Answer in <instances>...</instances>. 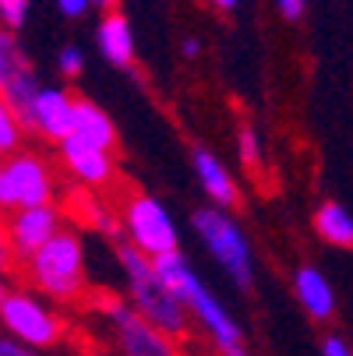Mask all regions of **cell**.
<instances>
[{
    "label": "cell",
    "instance_id": "6da1fadb",
    "mask_svg": "<svg viewBox=\"0 0 353 356\" xmlns=\"http://www.w3.org/2000/svg\"><path fill=\"white\" fill-rule=\"evenodd\" d=\"M152 265H156L159 279L170 286V293L184 303V311L191 314V321L205 328V335L212 339V346L219 349V356H233V353L247 349L240 321L230 314L226 303L205 286V279L194 272V265L184 258L180 250L177 254H166V258H156Z\"/></svg>",
    "mask_w": 353,
    "mask_h": 356
},
{
    "label": "cell",
    "instance_id": "7a4b0ae2",
    "mask_svg": "<svg viewBox=\"0 0 353 356\" xmlns=\"http://www.w3.org/2000/svg\"><path fill=\"white\" fill-rule=\"evenodd\" d=\"M117 265H120V275H124L127 303L145 321H152L163 335L180 342L187 335V328H191V314L184 311V303L170 293V286L159 279L152 258H145L141 250L124 243V247H117Z\"/></svg>",
    "mask_w": 353,
    "mask_h": 356
},
{
    "label": "cell",
    "instance_id": "3957f363",
    "mask_svg": "<svg viewBox=\"0 0 353 356\" xmlns=\"http://www.w3.org/2000/svg\"><path fill=\"white\" fill-rule=\"evenodd\" d=\"M191 229L201 240V247L209 250V258L226 272V279L237 289H251L255 286V250H251L247 233L240 229V222L216 205H201L191 212Z\"/></svg>",
    "mask_w": 353,
    "mask_h": 356
},
{
    "label": "cell",
    "instance_id": "277c9868",
    "mask_svg": "<svg viewBox=\"0 0 353 356\" xmlns=\"http://www.w3.org/2000/svg\"><path fill=\"white\" fill-rule=\"evenodd\" d=\"M25 272H29L32 286L39 293H46L49 300H64V303L78 300L88 286L81 236L74 229H61L46 247H39L25 261Z\"/></svg>",
    "mask_w": 353,
    "mask_h": 356
},
{
    "label": "cell",
    "instance_id": "5b68a950",
    "mask_svg": "<svg viewBox=\"0 0 353 356\" xmlns=\"http://www.w3.org/2000/svg\"><path fill=\"white\" fill-rule=\"evenodd\" d=\"M120 229L127 233V243L152 261L180 250V226L173 212L152 194H134L127 201L120 212Z\"/></svg>",
    "mask_w": 353,
    "mask_h": 356
},
{
    "label": "cell",
    "instance_id": "8992f818",
    "mask_svg": "<svg viewBox=\"0 0 353 356\" xmlns=\"http://www.w3.org/2000/svg\"><path fill=\"white\" fill-rule=\"evenodd\" d=\"M0 325L4 332L32 349L61 346L64 339V318L49 307V303L29 289H11L0 303Z\"/></svg>",
    "mask_w": 353,
    "mask_h": 356
},
{
    "label": "cell",
    "instance_id": "52a82bcc",
    "mask_svg": "<svg viewBox=\"0 0 353 356\" xmlns=\"http://www.w3.org/2000/svg\"><path fill=\"white\" fill-rule=\"evenodd\" d=\"M57 177L42 156L36 152H15L4 159V180H0V209L22 212L36 205H54Z\"/></svg>",
    "mask_w": 353,
    "mask_h": 356
},
{
    "label": "cell",
    "instance_id": "ba28073f",
    "mask_svg": "<svg viewBox=\"0 0 353 356\" xmlns=\"http://www.w3.org/2000/svg\"><path fill=\"white\" fill-rule=\"evenodd\" d=\"M95 307L103 314V321L110 325V335H113V346L120 356H180L177 342L170 335H163L152 321H145L127 300L103 296Z\"/></svg>",
    "mask_w": 353,
    "mask_h": 356
},
{
    "label": "cell",
    "instance_id": "9c48e42d",
    "mask_svg": "<svg viewBox=\"0 0 353 356\" xmlns=\"http://www.w3.org/2000/svg\"><path fill=\"white\" fill-rule=\"evenodd\" d=\"M4 226H8L11 250L18 254L22 261H29L39 247H46L49 240L64 229V216H61L57 205H36V209L11 212V219Z\"/></svg>",
    "mask_w": 353,
    "mask_h": 356
},
{
    "label": "cell",
    "instance_id": "30bf717a",
    "mask_svg": "<svg viewBox=\"0 0 353 356\" xmlns=\"http://www.w3.org/2000/svg\"><path fill=\"white\" fill-rule=\"evenodd\" d=\"M74 106H78V95H71L68 88H57V85H42V92L36 95L32 117H29V131L61 145L74 127Z\"/></svg>",
    "mask_w": 353,
    "mask_h": 356
},
{
    "label": "cell",
    "instance_id": "8fae6325",
    "mask_svg": "<svg viewBox=\"0 0 353 356\" xmlns=\"http://www.w3.org/2000/svg\"><path fill=\"white\" fill-rule=\"evenodd\" d=\"M61 159H64V170L85 184V187H107L117 173V163H113V152H99V148H85L71 138L61 141Z\"/></svg>",
    "mask_w": 353,
    "mask_h": 356
},
{
    "label": "cell",
    "instance_id": "7c38bea8",
    "mask_svg": "<svg viewBox=\"0 0 353 356\" xmlns=\"http://www.w3.org/2000/svg\"><path fill=\"white\" fill-rule=\"evenodd\" d=\"M293 296L311 321H329L336 314V289L329 275L315 265H300L293 272Z\"/></svg>",
    "mask_w": 353,
    "mask_h": 356
},
{
    "label": "cell",
    "instance_id": "4fadbf2b",
    "mask_svg": "<svg viewBox=\"0 0 353 356\" xmlns=\"http://www.w3.org/2000/svg\"><path fill=\"white\" fill-rule=\"evenodd\" d=\"M191 166H194V177H198L201 191H205V197L212 201L216 209L230 212L237 205V180L226 170V163L209 148H194L191 152Z\"/></svg>",
    "mask_w": 353,
    "mask_h": 356
},
{
    "label": "cell",
    "instance_id": "5bb4252c",
    "mask_svg": "<svg viewBox=\"0 0 353 356\" xmlns=\"http://www.w3.org/2000/svg\"><path fill=\"white\" fill-rule=\"evenodd\" d=\"M71 141L85 145V148H99V152H113L117 148V127L107 117V110L92 103V99H78L74 106V127L68 134Z\"/></svg>",
    "mask_w": 353,
    "mask_h": 356
},
{
    "label": "cell",
    "instance_id": "9a60e30c",
    "mask_svg": "<svg viewBox=\"0 0 353 356\" xmlns=\"http://www.w3.org/2000/svg\"><path fill=\"white\" fill-rule=\"evenodd\" d=\"M95 46L113 67H131L134 64V32L131 22L120 11H107L95 25Z\"/></svg>",
    "mask_w": 353,
    "mask_h": 356
},
{
    "label": "cell",
    "instance_id": "2e32d148",
    "mask_svg": "<svg viewBox=\"0 0 353 356\" xmlns=\"http://www.w3.org/2000/svg\"><path fill=\"white\" fill-rule=\"evenodd\" d=\"M315 233L329 247H353V212L339 201H322L315 209Z\"/></svg>",
    "mask_w": 353,
    "mask_h": 356
},
{
    "label": "cell",
    "instance_id": "e0dca14e",
    "mask_svg": "<svg viewBox=\"0 0 353 356\" xmlns=\"http://www.w3.org/2000/svg\"><path fill=\"white\" fill-rule=\"evenodd\" d=\"M39 92H42V81H39L36 71H25V74L4 81V103L18 113V120L25 124V131H29V117H32V106H36V95Z\"/></svg>",
    "mask_w": 353,
    "mask_h": 356
},
{
    "label": "cell",
    "instance_id": "ac0fdd59",
    "mask_svg": "<svg viewBox=\"0 0 353 356\" xmlns=\"http://www.w3.org/2000/svg\"><path fill=\"white\" fill-rule=\"evenodd\" d=\"M25 71H32V64H29V57H25L18 35H15L11 29L0 25V81H11V78H18V74H25Z\"/></svg>",
    "mask_w": 353,
    "mask_h": 356
},
{
    "label": "cell",
    "instance_id": "d6986e66",
    "mask_svg": "<svg viewBox=\"0 0 353 356\" xmlns=\"http://www.w3.org/2000/svg\"><path fill=\"white\" fill-rule=\"evenodd\" d=\"M22 134L25 124L18 120V113L0 99V159H11L15 152H22Z\"/></svg>",
    "mask_w": 353,
    "mask_h": 356
},
{
    "label": "cell",
    "instance_id": "ffe728a7",
    "mask_svg": "<svg viewBox=\"0 0 353 356\" xmlns=\"http://www.w3.org/2000/svg\"><path fill=\"white\" fill-rule=\"evenodd\" d=\"M237 156H240V163H244L247 170H258V166H262V159H265V145H262L258 127L244 124V127L237 131Z\"/></svg>",
    "mask_w": 353,
    "mask_h": 356
},
{
    "label": "cell",
    "instance_id": "44dd1931",
    "mask_svg": "<svg viewBox=\"0 0 353 356\" xmlns=\"http://www.w3.org/2000/svg\"><path fill=\"white\" fill-rule=\"evenodd\" d=\"M29 4L32 0H0V25L18 32L25 25V18H29Z\"/></svg>",
    "mask_w": 353,
    "mask_h": 356
},
{
    "label": "cell",
    "instance_id": "7402d4cb",
    "mask_svg": "<svg viewBox=\"0 0 353 356\" xmlns=\"http://www.w3.org/2000/svg\"><path fill=\"white\" fill-rule=\"evenodd\" d=\"M57 71H61L64 78H78V74L85 71V54H81V46H74V42L61 46V54H57Z\"/></svg>",
    "mask_w": 353,
    "mask_h": 356
},
{
    "label": "cell",
    "instance_id": "603a6c76",
    "mask_svg": "<svg viewBox=\"0 0 353 356\" xmlns=\"http://www.w3.org/2000/svg\"><path fill=\"white\" fill-rule=\"evenodd\" d=\"M0 356H42V349H32L11 335H0Z\"/></svg>",
    "mask_w": 353,
    "mask_h": 356
},
{
    "label": "cell",
    "instance_id": "cb8c5ba5",
    "mask_svg": "<svg viewBox=\"0 0 353 356\" xmlns=\"http://www.w3.org/2000/svg\"><path fill=\"white\" fill-rule=\"evenodd\" d=\"M276 11L286 22H300V18H304V11H308V0H276Z\"/></svg>",
    "mask_w": 353,
    "mask_h": 356
},
{
    "label": "cell",
    "instance_id": "d4e9b609",
    "mask_svg": "<svg viewBox=\"0 0 353 356\" xmlns=\"http://www.w3.org/2000/svg\"><path fill=\"white\" fill-rule=\"evenodd\" d=\"M322 356H353V346L343 335H325L322 339Z\"/></svg>",
    "mask_w": 353,
    "mask_h": 356
},
{
    "label": "cell",
    "instance_id": "484cf974",
    "mask_svg": "<svg viewBox=\"0 0 353 356\" xmlns=\"http://www.w3.org/2000/svg\"><path fill=\"white\" fill-rule=\"evenodd\" d=\"M88 8H95V0H57V11L64 18H81Z\"/></svg>",
    "mask_w": 353,
    "mask_h": 356
},
{
    "label": "cell",
    "instance_id": "4316f807",
    "mask_svg": "<svg viewBox=\"0 0 353 356\" xmlns=\"http://www.w3.org/2000/svg\"><path fill=\"white\" fill-rule=\"evenodd\" d=\"M15 261V250H11V240H8V226L0 222V275H4Z\"/></svg>",
    "mask_w": 353,
    "mask_h": 356
},
{
    "label": "cell",
    "instance_id": "83f0119b",
    "mask_svg": "<svg viewBox=\"0 0 353 356\" xmlns=\"http://www.w3.org/2000/svg\"><path fill=\"white\" fill-rule=\"evenodd\" d=\"M180 54H184V57H198V54H201V42H198V39H184V42H180Z\"/></svg>",
    "mask_w": 353,
    "mask_h": 356
},
{
    "label": "cell",
    "instance_id": "f1b7e54d",
    "mask_svg": "<svg viewBox=\"0 0 353 356\" xmlns=\"http://www.w3.org/2000/svg\"><path fill=\"white\" fill-rule=\"evenodd\" d=\"M212 4H216L219 11H237V8H240V0H212Z\"/></svg>",
    "mask_w": 353,
    "mask_h": 356
},
{
    "label": "cell",
    "instance_id": "f546056e",
    "mask_svg": "<svg viewBox=\"0 0 353 356\" xmlns=\"http://www.w3.org/2000/svg\"><path fill=\"white\" fill-rule=\"evenodd\" d=\"M120 0H95V8H103V11H117Z\"/></svg>",
    "mask_w": 353,
    "mask_h": 356
},
{
    "label": "cell",
    "instance_id": "4dcf8cb0",
    "mask_svg": "<svg viewBox=\"0 0 353 356\" xmlns=\"http://www.w3.org/2000/svg\"><path fill=\"white\" fill-rule=\"evenodd\" d=\"M8 293H11V289H8V282L0 279V303H4V296H8Z\"/></svg>",
    "mask_w": 353,
    "mask_h": 356
},
{
    "label": "cell",
    "instance_id": "1f68e13d",
    "mask_svg": "<svg viewBox=\"0 0 353 356\" xmlns=\"http://www.w3.org/2000/svg\"><path fill=\"white\" fill-rule=\"evenodd\" d=\"M0 180H4V159H0Z\"/></svg>",
    "mask_w": 353,
    "mask_h": 356
},
{
    "label": "cell",
    "instance_id": "d6a6232c",
    "mask_svg": "<svg viewBox=\"0 0 353 356\" xmlns=\"http://www.w3.org/2000/svg\"><path fill=\"white\" fill-rule=\"evenodd\" d=\"M0 99H4V81H0Z\"/></svg>",
    "mask_w": 353,
    "mask_h": 356
}]
</instances>
